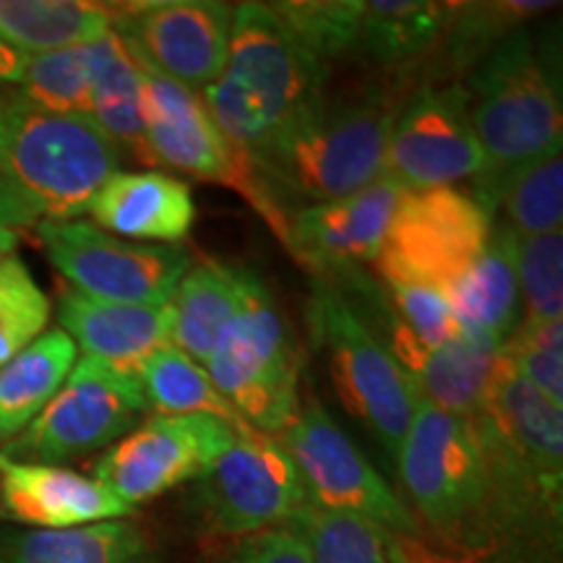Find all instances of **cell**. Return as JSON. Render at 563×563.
<instances>
[{
    "mask_svg": "<svg viewBox=\"0 0 563 563\" xmlns=\"http://www.w3.org/2000/svg\"><path fill=\"white\" fill-rule=\"evenodd\" d=\"M399 110L397 97L382 87L323 89L249 165L266 196L274 186L313 203L347 199L384 178Z\"/></svg>",
    "mask_w": 563,
    "mask_h": 563,
    "instance_id": "obj_1",
    "label": "cell"
},
{
    "mask_svg": "<svg viewBox=\"0 0 563 563\" xmlns=\"http://www.w3.org/2000/svg\"><path fill=\"white\" fill-rule=\"evenodd\" d=\"M327 66L269 3H241L232 13L228 60L201 100L230 144L251 159L327 89Z\"/></svg>",
    "mask_w": 563,
    "mask_h": 563,
    "instance_id": "obj_2",
    "label": "cell"
},
{
    "mask_svg": "<svg viewBox=\"0 0 563 563\" xmlns=\"http://www.w3.org/2000/svg\"><path fill=\"white\" fill-rule=\"evenodd\" d=\"M121 146L91 115H60L0 100V180L42 222H66L89 211L97 191L121 173Z\"/></svg>",
    "mask_w": 563,
    "mask_h": 563,
    "instance_id": "obj_3",
    "label": "cell"
},
{
    "mask_svg": "<svg viewBox=\"0 0 563 563\" xmlns=\"http://www.w3.org/2000/svg\"><path fill=\"white\" fill-rule=\"evenodd\" d=\"M467 95L470 123L485 154L475 196L527 162L561 150V95L527 32L517 30L485 55L470 76Z\"/></svg>",
    "mask_w": 563,
    "mask_h": 563,
    "instance_id": "obj_4",
    "label": "cell"
},
{
    "mask_svg": "<svg viewBox=\"0 0 563 563\" xmlns=\"http://www.w3.org/2000/svg\"><path fill=\"white\" fill-rule=\"evenodd\" d=\"M203 368L251 431L282 435L298 415V352L262 279H251L245 306L220 334Z\"/></svg>",
    "mask_w": 563,
    "mask_h": 563,
    "instance_id": "obj_5",
    "label": "cell"
},
{
    "mask_svg": "<svg viewBox=\"0 0 563 563\" xmlns=\"http://www.w3.org/2000/svg\"><path fill=\"white\" fill-rule=\"evenodd\" d=\"M488 483L519 490L559 517L563 477V407L498 355L488 391L473 418Z\"/></svg>",
    "mask_w": 563,
    "mask_h": 563,
    "instance_id": "obj_6",
    "label": "cell"
},
{
    "mask_svg": "<svg viewBox=\"0 0 563 563\" xmlns=\"http://www.w3.org/2000/svg\"><path fill=\"white\" fill-rule=\"evenodd\" d=\"M136 371H123L84 355L66 384L37 418L9 443L5 456L19 462L58 464L91 454L129 435L146 412Z\"/></svg>",
    "mask_w": 563,
    "mask_h": 563,
    "instance_id": "obj_7",
    "label": "cell"
},
{
    "mask_svg": "<svg viewBox=\"0 0 563 563\" xmlns=\"http://www.w3.org/2000/svg\"><path fill=\"white\" fill-rule=\"evenodd\" d=\"M316 329L342 405L397 460L420 402L410 373L340 295L323 292L316 300Z\"/></svg>",
    "mask_w": 563,
    "mask_h": 563,
    "instance_id": "obj_8",
    "label": "cell"
},
{
    "mask_svg": "<svg viewBox=\"0 0 563 563\" xmlns=\"http://www.w3.org/2000/svg\"><path fill=\"white\" fill-rule=\"evenodd\" d=\"M397 464L415 511L441 534L462 532L490 493L473 422L422 397Z\"/></svg>",
    "mask_w": 563,
    "mask_h": 563,
    "instance_id": "obj_9",
    "label": "cell"
},
{
    "mask_svg": "<svg viewBox=\"0 0 563 563\" xmlns=\"http://www.w3.org/2000/svg\"><path fill=\"white\" fill-rule=\"evenodd\" d=\"M279 439L298 467L308 504L316 509L363 517L397 538L420 532L410 506L386 485L382 473L316 399L300 405Z\"/></svg>",
    "mask_w": 563,
    "mask_h": 563,
    "instance_id": "obj_10",
    "label": "cell"
},
{
    "mask_svg": "<svg viewBox=\"0 0 563 563\" xmlns=\"http://www.w3.org/2000/svg\"><path fill=\"white\" fill-rule=\"evenodd\" d=\"M37 235L74 290L110 302L170 306L191 258L180 245H146L110 235L81 220L40 222Z\"/></svg>",
    "mask_w": 563,
    "mask_h": 563,
    "instance_id": "obj_11",
    "label": "cell"
},
{
    "mask_svg": "<svg viewBox=\"0 0 563 563\" xmlns=\"http://www.w3.org/2000/svg\"><path fill=\"white\" fill-rule=\"evenodd\" d=\"M490 232L488 211L470 194L456 188L405 191L376 266L384 279L443 290L473 266Z\"/></svg>",
    "mask_w": 563,
    "mask_h": 563,
    "instance_id": "obj_12",
    "label": "cell"
},
{
    "mask_svg": "<svg viewBox=\"0 0 563 563\" xmlns=\"http://www.w3.org/2000/svg\"><path fill=\"white\" fill-rule=\"evenodd\" d=\"M141 115H144L146 150L152 162L170 165L199 180L235 188L251 203H256V209L285 238L287 220L274 209V201L256 180L249 159L220 131L199 91L144 70Z\"/></svg>",
    "mask_w": 563,
    "mask_h": 563,
    "instance_id": "obj_13",
    "label": "cell"
},
{
    "mask_svg": "<svg viewBox=\"0 0 563 563\" xmlns=\"http://www.w3.org/2000/svg\"><path fill=\"white\" fill-rule=\"evenodd\" d=\"M201 481L207 519L222 534L249 538L282 530L308 506L298 467L279 435L241 433Z\"/></svg>",
    "mask_w": 563,
    "mask_h": 563,
    "instance_id": "obj_14",
    "label": "cell"
},
{
    "mask_svg": "<svg viewBox=\"0 0 563 563\" xmlns=\"http://www.w3.org/2000/svg\"><path fill=\"white\" fill-rule=\"evenodd\" d=\"M238 435L228 422L211 415H157L112 443L95 464V477L136 509L203 477Z\"/></svg>",
    "mask_w": 563,
    "mask_h": 563,
    "instance_id": "obj_15",
    "label": "cell"
},
{
    "mask_svg": "<svg viewBox=\"0 0 563 563\" xmlns=\"http://www.w3.org/2000/svg\"><path fill=\"white\" fill-rule=\"evenodd\" d=\"M232 13L217 0H152L115 9L112 30L141 68L199 91L222 74Z\"/></svg>",
    "mask_w": 563,
    "mask_h": 563,
    "instance_id": "obj_16",
    "label": "cell"
},
{
    "mask_svg": "<svg viewBox=\"0 0 563 563\" xmlns=\"http://www.w3.org/2000/svg\"><path fill=\"white\" fill-rule=\"evenodd\" d=\"M483 170L485 154L470 123L467 89L426 84L415 91L394 121L384 175L407 191H420L452 188Z\"/></svg>",
    "mask_w": 563,
    "mask_h": 563,
    "instance_id": "obj_17",
    "label": "cell"
},
{
    "mask_svg": "<svg viewBox=\"0 0 563 563\" xmlns=\"http://www.w3.org/2000/svg\"><path fill=\"white\" fill-rule=\"evenodd\" d=\"M405 191V186L384 175L347 199L311 203L287 222V249L300 262L323 272H342L352 264L376 262Z\"/></svg>",
    "mask_w": 563,
    "mask_h": 563,
    "instance_id": "obj_18",
    "label": "cell"
},
{
    "mask_svg": "<svg viewBox=\"0 0 563 563\" xmlns=\"http://www.w3.org/2000/svg\"><path fill=\"white\" fill-rule=\"evenodd\" d=\"M0 514L34 530H74L129 519L133 506L97 477L0 454Z\"/></svg>",
    "mask_w": 563,
    "mask_h": 563,
    "instance_id": "obj_19",
    "label": "cell"
},
{
    "mask_svg": "<svg viewBox=\"0 0 563 563\" xmlns=\"http://www.w3.org/2000/svg\"><path fill=\"white\" fill-rule=\"evenodd\" d=\"M58 321L76 350L123 371H136L146 357L173 344L170 306L110 302L68 287L58 298Z\"/></svg>",
    "mask_w": 563,
    "mask_h": 563,
    "instance_id": "obj_20",
    "label": "cell"
},
{
    "mask_svg": "<svg viewBox=\"0 0 563 563\" xmlns=\"http://www.w3.org/2000/svg\"><path fill=\"white\" fill-rule=\"evenodd\" d=\"M386 347L399 365L410 373L420 397L452 412L456 418H473L481 410L490 376L496 371L501 344L488 336L464 332L441 347H422L394 316L391 336Z\"/></svg>",
    "mask_w": 563,
    "mask_h": 563,
    "instance_id": "obj_21",
    "label": "cell"
},
{
    "mask_svg": "<svg viewBox=\"0 0 563 563\" xmlns=\"http://www.w3.org/2000/svg\"><path fill=\"white\" fill-rule=\"evenodd\" d=\"M95 224L121 241L175 245L196 222L194 194L167 173H115L89 203Z\"/></svg>",
    "mask_w": 563,
    "mask_h": 563,
    "instance_id": "obj_22",
    "label": "cell"
},
{
    "mask_svg": "<svg viewBox=\"0 0 563 563\" xmlns=\"http://www.w3.org/2000/svg\"><path fill=\"white\" fill-rule=\"evenodd\" d=\"M456 3L426 0H357L350 60L405 66L431 53L452 24Z\"/></svg>",
    "mask_w": 563,
    "mask_h": 563,
    "instance_id": "obj_23",
    "label": "cell"
},
{
    "mask_svg": "<svg viewBox=\"0 0 563 563\" xmlns=\"http://www.w3.org/2000/svg\"><path fill=\"white\" fill-rule=\"evenodd\" d=\"M253 274L220 262H203L183 274L170 300L173 344L203 365L220 334L241 313Z\"/></svg>",
    "mask_w": 563,
    "mask_h": 563,
    "instance_id": "obj_24",
    "label": "cell"
},
{
    "mask_svg": "<svg viewBox=\"0 0 563 563\" xmlns=\"http://www.w3.org/2000/svg\"><path fill=\"white\" fill-rule=\"evenodd\" d=\"M464 332L504 344L514 332L519 285L514 269V232L498 228L473 266L441 290Z\"/></svg>",
    "mask_w": 563,
    "mask_h": 563,
    "instance_id": "obj_25",
    "label": "cell"
},
{
    "mask_svg": "<svg viewBox=\"0 0 563 563\" xmlns=\"http://www.w3.org/2000/svg\"><path fill=\"white\" fill-rule=\"evenodd\" d=\"M0 563H154L150 540L129 519L74 530H0Z\"/></svg>",
    "mask_w": 563,
    "mask_h": 563,
    "instance_id": "obj_26",
    "label": "cell"
},
{
    "mask_svg": "<svg viewBox=\"0 0 563 563\" xmlns=\"http://www.w3.org/2000/svg\"><path fill=\"white\" fill-rule=\"evenodd\" d=\"M91 76V118L121 152L152 162L146 150L144 115H141V81L144 68L133 58L121 34L112 30L87 45Z\"/></svg>",
    "mask_w": 563,
    "mask_h": 563,
    "instance_id": "obj_27",
    "label": "cell"
},
{
    "mask_svg": "<svg viewBox=\"0 0 563 563\" xmlns=\"http://www.w3.org/2000/svg\"><path fill=\"white\" fill-rule=\"evenodd\" d=\"M115 9L87 0H0V40L21 55L84 47L112 32Z\"/></svg>",
    "mask_w": 563,
    "mask_h": 563,
    "instance_id": "obj_28",
    "label": "cell"
},
{
    "mask_svg": "<svg viewBox=\"0 0 563 563\" xmlns=\"http://www.w3.org/2000/svg\"><path fill=\"white\" fill-rule=\"evenodd\" d=\"M76 344L63 329L40 334L0 368V441L16 439L66 384Z\"/></svg>",
    "mask_w": 563,
    "mask_h": 563,
    "instance_id": "obj_29",
    "label": "cell"
},
{
    "mask_svg": "<svg viewBox=\"0 0 563 563\" xmlns=\"http://www.w3.org/2000/svg\"><path fill=\"white\" fill-rule=\"evenodd\" d=\"M493 220L498 209L506 211V220L517 238L548 235L563 228V157L555 150L545 157L527 162L483 196H473Z\"/></svg>",
    "mask_w": 563,
    "mask_h": 563,
    "instance_id": "obj_30",
    "label": "cell"
},
{
    "mask_svg": "<svg viewBox=\"0 0 563 563\" xmlns=\"http://www.w3.org/2000/svg\"><path fill=\"white\" fill-rule=\"evenodd\" d=\"M136 376L144 389L146 407L157 410V415H211L228 422L232 431H251L211 384L207 368L175 344H167L146 357L136 368Z\"/></svg>",
    "mask_w": 563,
    "mask_h": 563,
    "instance_id": "obj_31",
    "label": "cell"
},
{
    "mask_svg": "<svg viewBox=\"0 0 563 563\" xmlns=\"http://www.w3.org/2000/svg\"><path fill=\"white\" fill-rule=\"evenodd\" d=\"M290 530L306 540L313 563H410L402 538L352 514L323 511L308 504Z\"/></svg>",
    "mask_w": 563,
    "mask_h": 563,
    "instance_id": "obj_32",
    "label": "cell"
},
{
    "mask_svg": "<svg viewBox=\"0 0 563 563\" xmlns=\"http://www.w3.org/2000/svg\"><path fill=\"white\" fill-rule=\"evenodd\" d=\"M24 102L60 115H91V76L87 45L30 55L19 81Z\"/></svg>",
    "mask_w": 563,
    "mask_h": 563,
    "instance_id": "obj_33",
    "label": "cell"
},
{
    "mask_svg": "<svg viewBox=\"0 0 563 563\" xmlns=\"http://www.w3.org/2000/svg\"><path fill=\"white\" fill-rule=\"evenodd\" d=\"M548 9L551 3H456L454 19L441 42H446L452 66H475L517 32L519 24Z\"/></svg>",
    "mask_w": 563,
    "mask_h": 563,
    "instance_id": "obj_34",
    "label": "cell"
},
{
    "mask_svg": "<svg viewBox=\"0 0 563 563\" xmlns=\"http://www.w3.org/2000/svg\"><path fill=\"white\" fill-rule=\"evenodd\" d=\"M51 298L16 256L0 262V368L45 334Z\"/></svg>",
    "mask_w": 563,
    "mask_h": 563,
    "instance_id": "obj_35",
    "label": "cell"
},
{
    "mask_svg": "<svg viewBox=\"0 0 563 563\" xmlns=\"http://www.w3.org/2000/svg\"><path fill=\"white\" fill-rule=\"evenodd\" d=\"M514 269L527 321H563V232L514 235Z\"/></svg>",
    "mask_w": 563,
    "mask_h": 563,
    "instance_id": "obj_36",
    "label": "cell"
},
{
    "mask_svg": "<svg viewBox=\"0 0 563 563\" xmlns=\"http://www.w3.org/2000/svg\"><path fill=\"white\" fill-rule=\"evenodd\" d=\"M498 355L563 407V321H525L506 336Z\"/></svg>",
    "mask_w": 563,
    "mask_h": 563,
    "instance_id": "obj_37",
    "label": "cell"
},
{
    "mask_svg": "<svg viewBox=\"0 0 563 563\" xmlns=\"http://www.w3.org/2000/svg\"><path fill=\"white\" fill-rule=\"evenodd\" d=\"M391 292L394 316L410 332V336L422 347L433 350L441 344L456 340L462 334L460 321L441 290L418 282L405 279H384Z\"/></svg>",
    "mask_w": 563,
    "mask_h": 563,
    "instance_id": "obj_38",
    "label": "cell"
},
{
    "mask_svg": "<svg viewBox=\"0 0 563 563\" xmlns=\"http://www.w3.org/2000/svg\"><path fill=\"white\" fill-rule=\"evenodd\" d=\"M232 563H313L306 540L290 527L249 534L235 548Z\"/></svg>",
    "mask_w": 563,
    "mask_h": 563,
    "instance_id": "obj_39",
    "label": "cell"
},
{
    "mask_svg": "<svg viewBox=\"0 0 563 563\" xmlns=\"http://www.w3.org/2000/svg\"><path fill=\"white\" fill-rule=\"evenodd\" d=\"M37 222V214L0 180V262L11 256L19 243V228Z\"/></svg>",
    "mask_w": 563,
    "mask_h": 563,
    "instance_id": "obj_40",
    "label": "cell"
},
{
    "mask_svg": "<svg viewBox=\"0 0 563 563\" xmlns=\"http://www.w3.org/2000/svg\"><path fill=\"white\" fill-rule=\"evenodd\" d=\"M26 55L13 51L9 42L0 40V84H19L24 74Z\"/></svg>",
    "mask_w": 563,
    "mask_h": 563,
    "instance_id": "obj_41",
    "label": "cell"
}]
</instances>
